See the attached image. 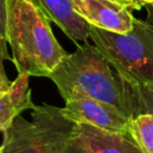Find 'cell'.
<instances>
[{
    "instance_id": "1",
    "label": "cell",
    "mask_w": 153,
    "mask_h": 153,
    "mask_svg": "<svg viewBox=\"0 0 153 153\" xmlns=\"http://www.w3.org/2000/svg\"><path fill=\"white\" fill-rule=\"evenodd\" d=\"M49 79L65 102L74 96H86L116 108L128 118L146 112L142 96L118 74L93 43L84 42L75 51L67 54Z\"/></svg>"
},
{
    "instance_id": "2",
    "label": "cell",
    "mask_w": 153,
    "mask_h": 153,
    "mask_svg": "<svg viewBox=\"0 0 153 153\" xmlns=\"http://www.w3.org/2000/svg\"><path fill=\"white\" fill-rule=\"evenodd\" d=\"M50 23L31 0H7L6 39L18 74L49 78L68 54Z\"/></svg>"
},
{
    "instance_id": "3",
    "label": "cell",
    "mask_w": 153,
    "mask_h": 153,
    "mask_svg": "<svg viewBox=\"0 0 153 153\" xmlns=\"http://www.w3.org/2000/svg\"><path fill=\"white\" fill-rule=\"evenodd\" d=\"M90 39L135 91L153 93V24L135 18L126 33L91 25Z\"/></svg>"
},
{
    "instance_id": "4",
    "label": "cell",
    "mask_w": 153,
    "mask_h": 153,
    "mask_svg": "<svg viewBox=\"0 0 153 153\" xmlns=\"http://www.w3.org/2000/svg\"><path fill=\"white\" fill-rule=\"evenodd\" d=\"M75 124L61 108L33 105L31 121L19 115L2 133L0 153H65Z\"/></svg>"
},
{
    "instance_id": "5",
    "label": "cell",
    "mask_w": 153,
    "mask_h": 153,
    "mask_svg": "<svg viewBox=\"0 0 153 153\" xmlns=\"http://www.w3.org/2000/svg\"><path fill=\"white\" fill-rule=\"evenodd\" d=\"M62 112L76 124H90L109 131L127 133L129 120L116 108L100 100L74 96L65 102Z\"/></svg>"
},
{
    "instance_id": "6",
    "label": "cell",
    "mask_w": 153,
    "mask_h": 153,
    "mask_svg": "<svg viewBox=\"0 0 153 153\" xmlns=\"http://www.w3.org/2000/svg\"><path fill=\"white\" fill-rule=\"evenodd\" d=\"M76 12L92 26L126 33L131 30L135 17L131 10L114 0H72Z\"/></svg>"
},
{
    "instance_id": "7",
    "label": "cell",
    "mask_w": 153,
    "mask_h": 153,
    "mask_svg": "<svg viewBox=\"0 0 153 153\" xmlns=\"http://www.w3.org/2000/svg\"><path fill=\"white\" fill-rule=\"evenodd\" d=\"M72 137L87 153H142L128 133L109 131L90 124H75Z\"/></svg>"
},
{
    "instance_id": "8",
    "label": "cell",
    "mask_w": 153,
    "mask_h": 153,
    "mask_svg": "<svg viewBox=\"0 0 153 153\" xmlns=\"http://www.w3.org/2000/svg\"><path fill=\"white\" fill-rule=\"evenodd\" d=\"M76 45L90 39L91 25L76 12L72 0H31Z\"/></svg>"
},
{
    "instance_id": "9",
    "label": "cell",
    "mask_w": 153,
    "mask_h": 153,
    "mask_svg": "<svg viewBox=\"0 0 153 153\" xmlns=\"http://www.w3.org/2000/svg\"><path fill=\"white\" fill-rule=\"evenodd\" d=\"M33 105L29 76L18 74L12 81L11 87L7 91L0 92V133H4L17 116L22 115L25 110H31Z\"/></svg>"
},
{
    "instance_id": "10",
    "label": "cell",
    "mask_w": 153,
    "mask_h": 153,
    "mask_svg": "<svg viewBox=\"0 0 153 153\" xmlns=\"http://www.w3.org/2000/svg\"><path fill=\"white\" fill-rule=\"evenodd\" d=\"M127 133L142 153H153V112H142L130 118Z\"/></svg>"
},
{
    "instance_id": "11",
    "label": "cell",
    "mask_w": 153,
    "mask_h": 153,
    "mask_svg": "<svg viewBox=\"0 0 153 153\" xmlns=\"http://www.w3.org/2000/svg\"><path fill=\"white\" fill-rule=\"evenodd\" d=\"M7 44L8 43H7L6 36L0 33V92L7 91L12 85V81H10V79L7 78L5 68H4V61L11 59L8 54Z\"/></svg>"
},
{
    "instance_id": "12",
    "label": "cell",
    "mask_w": 153,
    "mask_h": 153,
    "mask_svg": "<svg viewBox=\"0 0 153 153\" xmlns=\"http://www.w3.org/2000/svg\"><path fill=\"white\" fill-rule=\"evenodd\" d=\"M6 11L7 0H0V33L6 36Z\"/></svg>"
},
{
    "instance_id": "13",
    "label": "cell",
    "mask_w": 153,
    "mask_h": 153,
    "mask_svg": "<svg viewBox=\"0 0 153 153\" xmlns=\"http://www.w3.org/2000/svg\"><path fill=\"white\" fill-rule=\"evenodd\" d=\"M65 153H87V152L85 151V148H84L79 142H76V141L72 137L71 141L68 142L66 149H65Z\"/></svg>"
},
{
    "instance_id": "14",
    "label": "cell",
    "mask_w": 153,
    "mask_h": 153,
    "mask_svg": "<svg viewBox=\"0 0 153 153\" xmlns=\"http://www.w3.org/2000/svg\"><path fill=\"white\" fill-rule=\"evenodd\" d=\"M143 99V106L146 112H153V93L152 92H145L141 93Z\"/></svg>"
},
{
    "instance_id": "15",
    "label": "cell",
    "mask_w": 153,
    "mask_h": 153,
    "mask_svg": "<svg viewBox=\"0 0 153 153\" xmlns=\"http://www.w3.org/2000/svg\"><path fill=\"white\" fill-rule=\"evenodd\" d=\"M131 1H133V4H134L136 10H141L143 6L151 5L153 2V0H131Z\"/></svg>"
},
{
    "instance_id": "16",
    "label": "cell",
    "mask_w": 153,
    "mask_h": 153,
    "mask_svg": "<svg viewBox=\"0 0 153 153\" xmlns=\"http://www.w3.org/2000/svg\"><path fill=\"white\" fill-rule=\"evenodd\" d=\"M114 1H117V2H120V4H122V5H124V6H127V7H129V8L131 10V11H134V10H136L131 0H114Z\"/></svg>"
},
{
    "instance_id": "17",
    "label": "cell",
    "mask_w": 153,
    "mask_h": 153,
    "mask_svg": "<svg viewBox=\"0 0 153 153\" xmlns=\"http://www.w3.org/2000/svg\"><path fill=\"white\" fill-rule=\"evenodd\" d=\"M151 6H152V7H153V2H152V4H151Z\"/></svg>"
}]
</instances>
